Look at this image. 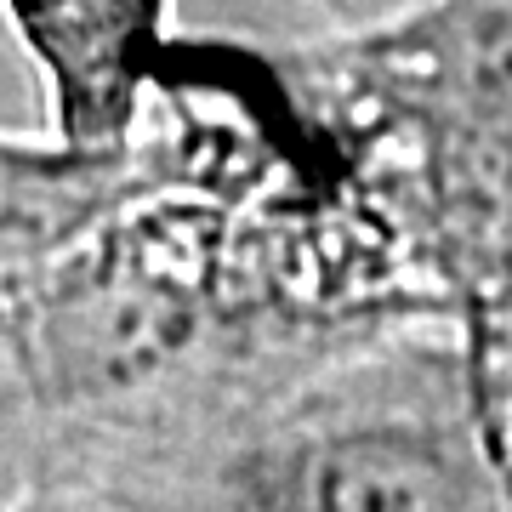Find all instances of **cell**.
<instances>
[{"mask_svg": "<svg viewBox=\"0 0 512 512\" xmlns=\"http://www.w3.org/2000/svg\"><path fill=\"white\" fill-rule=\"evenodd\" d=\"M211 256L217 234L194 211L109 222L92 251L57 262V279L23 313L29 376L57 393L160 382L211 325Z\"/></svg>", "mask_w": 512, "mask_h": 512, "instance_id": "cell-1", "label": "cell"}, {"mask_svg": "<svg viewBox=\"0 0 512 512\" xmlns=\"http://www.w3.org/2000/svg\"><path fill=\"white\" fill-rule=\"evenodd\" d=\"M416 387L308 399L245 456V490L268 512H467L461 421Z\"/></svg>", "mask_w": 512, "mask_h": 512, "instance_id": "cell-2", "label": "cell"}, {"mask_svg": "<svg viewBox=\"0 0 512 512\" xmlns=\"http://www.w3.org/2000/svg\"><path fill=\"white\" fill-rule=\"evenodd\" d=\"M353 74L461 177L512 194V0H427L353 35Z\"/></svg>", "mask_w": 512, "mask_h": 512, "instance_id": "cell-3", "label": "cell"}, {"mask_svg": "<svg viewBox=\"0 0 512 512\" xmlns=\"http://www.w3.org/2000/svg\"><path fill=\"white\" fill-rule=\"evenodd\" d=\"M6 18L46 86L57 148L126 154L165 57L171 0H6Z\"/></svg>", "mask_w": 512, "mask_h": 512, "instance_id": "cell-4", "label": "cell"}, {"mask_svg": "<svg viewBox=\"0 0 512 512\" xmlns=\"http://www.w3.org/2000/svg\"><path fill=\"white\" fill-rule=\"evenodd\" d=\"M319 6H325V12H336L353 35H370V29H387V23H399V18H410V12H421L427 0H319Z\"/></svg>", "mask_w": 512, "mask_h": 512, "instance_id": "cell-5", "label": "cell"}]
</instances>
